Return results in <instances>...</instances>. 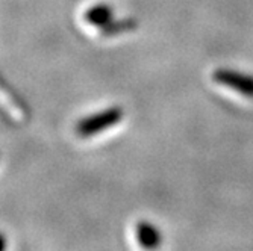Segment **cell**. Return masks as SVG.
Here are the masks:
<instances>
[{"label": "cell", "instance_id": "obj_1", "mask_svg": "<svg viewBox=\"0 0 253 251\" xmlns=\"http://www.w3.org/2000/svg\"><path fill=\"white\" fill-rule=\"evenodd\" d=\"M122 118H123L122 108H109L81 120L76 124V133L82 136V138H88V136L102 133L103 130L116 126L117 123L122 121Z\"/></svg>", "mask_w": 253, "mask_h": 251}, {"label": "cell", "instance_id": "obj_2", "mask_svg": "<svg viewBox=\"0 0 253 251\" xmlns=\"http://www.w3.org/2000/svg\"><path fill=\"white\" fill-rule=\"evenodd\" d=\"M112 18H114V9L108 3H97L85 12V20L88 25H93L97 28H103Z\"/></svg>", "mask_w": 253, "mask_h": 251}, {"label": "cell", "instance_id": "obj_3", "mask_svg": "<svg viewBox=\"0 0 253 251\" xmlns=\"http://www.w3.org/2000/svg\"><path fill=\"white\" fill-rule=\"evenodd\" d=\"M136 238H138V242L146 248H153L161 244V235L158 229L149 222H138Z\"/></svg>", "mask_w": 253, "mask_h": 251}, {"label": "cell", "instance_id": "obj_4", "mask_svg": "<svg viewBox=\"0 0 253 251\" xmlns=\"http://www.w3.org/2000/svg\"><path fill=\"white\" fill-rule=\"evenodd\" d=\"M135 26H136L135 20L126 18V20H119V21L111 20V21L108 23V25H105V26L100 28V29H102V35H105V36H112V35H117V34H120V32L133 29Z\"/></svg>", "mask_w": 253, "mask_h": 251}, {"label": "cell", "instance_id": "obj_5", "mask_svg": "<svg viewBox=\"0 0 253 251\" xmlns=\"http://www.w3.org/2000/svg\"><path fill=\"white\" fill-rule=\"evenodd\" d=\"M5 248H6V238H5V235L0 233V251L5 250Z\"/></svg>", "mask_w": 253, "mask_h": 251}]
</instances>
